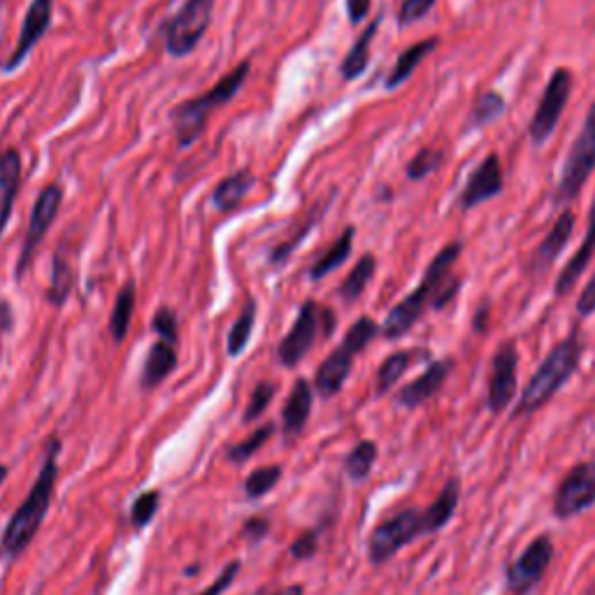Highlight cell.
Wrapping results in <instances>:
<instances>
[{
  "mask_svg": "<svg viewBox=\"0 0 595 595\" xmlns=\"http://www.w3.org/2000/svg\"><path fill=\"white\" fill-rule=\"evenodd\" d=\"M353 235H357V229L353 227H347L342 231V235L335 240V243L319 256V259L312 263L310 268V280L319 282L324 280L326 275H331V272H335L340 266H345V261L349 259V254L353 249Z\"/></svg>",
  "mask_w": 595,
  "mask_h": 595,
  "instance_id": "25",
  "label": "cell"
},
{
  "mask_svg": "<svg viewBox=\"0 0 595 595\" xmlns=\"http://www.w3.org/2000/svg\"><path fill=\"white\" fill-rule=\"evenodd\" d=\"M254 174L249 170H237L215 186L212 191V205L219 212H233L247 198V193L254 186Z\"/></svg>",
  "mask_w": 595,
  "mask_h": 595,
  "instance_id": "24",
  "label": "cell"
},
{
  "mask_svg": "<svg viewBox=\"0 0 595 595\" xmlns=\"http://www.w3.org/2000/svg\"><path fill=\"white\" fill-rule=\"evenodd\" d=\"M22 186V154L17 150H5L0 154V235L5 233L8 221L14 210V201Z\"/></svg>",
  "mask_w": 595,
  "mask_h": 595,
  "instance_id": "18",
  "label": "cell"
},
{
  "mask_svg": "<svg viewBox=\"0 0 595 595\" xmlns=\"http://www.w3.org/2000/svg\"><path fill=\"white\" fill-rule=\"evenodd\" d=\"M419 359H426V351H419V349H403V351H396L391 353L389 359H386L381 365H379V373H377V393L384 396L389 393L393 386L400 381V377H403L410 365L414 361Z\"/></svg>",
  "mask_w": 595,
  "mask_h": 595,
  "instance_id": "26",
  "label": "cell"
},
{
  "mask_svg": "<svg viewBox=\"0 0 595 595\" xmlns=\"http://www.w3.org/2000/svg\"><path fill=\"white\" fill-rule=\"evenodd\" d=\"M174 367H177V345L156 340L147 351V359H144L140 386L144 391L156 389V386L164 384L174 373Z\"/></svg>",
  "mask_w": 595,
  "mask_h": 595,
  "instance_id": "21",
  "label": "cell"
},
{
  "mask_svg": "<svg viewBox=\"0 0 595 595\" xmlns=\"http://www.w3.org/2000/svg\"><path fill=\"white\" fill-rule=\"evenodd\" d=\"M432 5H436V0H403V3H400L398 22L403 26L419 22L432 10Z\"/></svg>",
  "mask_w": 595,
  "mask_h": 595,
  "instance_id": "42",
  "label": "cell"
},
{
  "mask_svg": "<svg viewBox=\"0 0 595 595\" xmlns=\"http://www.w3.org/2000/svg\"><path fill=\"white\" fill-rule=\"evenodd\" d=\"M379 24H381V17H377L373 24H370L363 30V34L357 38V42H353L349 54L345 56L340 73H342V77L347 79V82H353V79H359L365 73L367 63H370V44H373V40L377 36Z\"/></svg>",
  "mask_w": 595,
  "mask_h": 595,
  "instance_id": "27",
  "label": "cell"
},
{
  "mask_svg": "<svg viewBox=\"0 0 595 595\" xmlns=\"http://www.w3.org/2000/svg\"><path fill=\"white\" fill-rule=\"evenodd\" d=\"M0 314H3V319H0V328L10 331L12 328V310L8 308L5 302H0Z\"/></svg>",
  "mask_w": 595,
  "mask_h": 595,
  "instance_id": "48",
  "label": "cell"
},
{
  "mask_svg": "<svg viewBox=\"0 0 595 595\" xmlns=\"http://www.w3.org/2000/svg\"><path fill=\"white\" fill-rule=\"evenodd\" d=\"M280 479H282L280 465H263V468H256L245 479V495L249 501H259V497H263L280 484Z\"/></svg>",
  "mask_w": 595,
  "mask_h": 595,
  "instance_id": "34",
  "label": "cell"
},
{
  "mask_svg": "<svg viewBox=\"0 0 595 595\" xmlns=\"http://www.w3.org/2000/svg\"><path fill=\"white\" fill-rule=\"evenodd\" d=\"M442 152L438 150H422L419 154H416L412 158V164L408 166V177L414 182L424 180V177H428L430 172H436L440 166H442Z\"/></svg>",
  "mask_w": 595,
  "mask_h": 595,
  "instance_id": "38",
  "label": "cell"
},
{
  "mask_svg": "<svg viewBox=\"0 0 595 595\" xmlns=\"http://www.w3.org/2000/svg\"><path fill=\"white\" fill-rule=\"evenodd\" d=\"M335 312L321 308L314 300H305L292 331L284 335L277 347V359L284 367H296L314 349L321 335L331 337L335 331Z\"/></svg>",
  "mask_w": 595,
  "mask_h": 595,
  "instance_id": "7",
  "label": "cell"
},
{
  "mask_svg": "<svg viewBox=\"0 0 595 595\" xmlns=\"http://www.w3.org/2000/svg\"><path fill=\"white\" fill-rule=\"evenodd\" d=\"M503 109H505L503 95H501V93H495V91H487V93L481 95V99L477 101V105H475L473 121H475V124H489V121H493L495 117H501V115H503Z\"/></svg>",
  "mask_w": 595,
  "mask_h": 595,
  "instance_id": "41",
  "label": "cell"
},
{
  "mask_svg": "<svg viewBox=\"0 0 595 595\" xmlns=\"http://www.w3.org/2000/svg\"><path fill=\"white\" fill-rule=\"evenodd\" d=\"M158 501L160 493L158 491H147L135 497V503L131 507V521L135 528H144L150 526V521L154 519V514L158 512Z\"/></svg>",
  "mask_w": 595,
  "mask_h": 595,
  "instance_id": "40",
  "label": "cell"
},
{
  "mask_svg": "<svg viewBox=\"0 0 595 595\" xmlns=\"http://www.w3.org/2000/svg\"><path fill=\"white\" fill-rule=\"evenodd\" d=\"M436 44H438V38H428V40H422V42H416L412 44L410 50H405L403 54L398 56L396 61V66L389 75V79H386V89H396L400 87L403 82H408V79L414 75L416 66H419V63L436 50Z\"/></svg>",
  "mask_w": 595,
  "mask_h": 595,
  "instance_id": "29",
  "label": "cell"
},
{
  "mask_svg": "<svg viewBox=\"0 0 595 595\" xmlns=\"http://www.w3.org/2000/svg\"><path fill=\"white\" fill-rule=\"evenodd\" d=\"M215 0H186L174 17L164 26L166 52L174 59H184L196 52L212 24Z\"/></svg>",
  "mask_w": 595,
  "mask_h": 595,
  "instance_id": "8",
  "label": "cell"
},
{
  "mask_svg": "<svg viewBox=\"0 0 595 595\" xmlns=\"http://www.w3.org/2000/svg\"><path fill=\"white\" fill-rule=\"evenodd\" d=\"M582 357H584V342L577 333L566 337V340L558 342L549 353H546V359L540 363L535 375L526 384L519 403L512 412L514 419L535 414L549 403L562 386L572 379V375L579 370V363H582Z\"/></svg>",
  "mask_w": 595,
  "mask_h": 595,
  "instance_id": "3",
  "label": "cell"
},
{
  "mask_svg": "<svg viewBox=\"0 0 595 595\" xmlns=\"http://www.w3.org/2000/svg\"><path fill=\"white\" fill-rule=\"evenodd\" d=\"M5 479H8V465H0V487L5 484Z\"/></svg>",
  "mask_w": 595,
  "mask_h": 595,
  "instance_id": "50",
  "label": "cell"
},
{
  "mask_svg": "<svg viewBox=\"0 0 595 595\" xmlns=\"http://www.w3.org/2000/svg\"><path fill=\"white\" fill-rule=\"evenodd\" d=\"M428 535L426 514L419 507H405L386 517L367 538V560L373 566H384L408 544Z\"/></svg>",
  "mask_w": 595,
  "mask_h": 595,
  "instance_id": "6",
  "label": "cell"
},
{
  "mask_svg": "<svg viewBox=\"0 0 595 595\" xmlns=\"http://www.w3.org/2000/svg\"><path fill=\"white\" fill-rule=\"evenodd\" d=\"M595 254V198H593V205H591V217H588V231H586V237L582 247H579V251L572 256L570 263L562 268V272L556 280V296H568L577 280L584 275V270L588 268L591 259Z\"/></svg>",
  "mask_w": 595,
  "mask_h": 595,
  "instance_id": "22",
  "label": "cell"
},
{
  "mask_svg": "<svg viewBox=\"0 0 595 595\" xmlns=\"http://www.w3.org/2000/svg\"><path fill=\"white\" fill-rule=\"evenodd\" d=\"M277 595H305V588H302L300 584H292V586H288V588L280 591Z\"/></svg>",
  "mask_w": 595,
  "mask_h": 595,
  "instance_id": "49",
  "label": "cell"
},
{
  "mask_svg": "<svg viewBox=\"0 0 595 595\" xmlns=\"http://www.w3.org/2000/svg\"><path fill=\"white\" fill-rule=\"evenodd\" d=\"M556 556V544L549 535H538L514 558L505 570V588L509 595H530L549 572Z\"/></svg>",
  "mask_w": 595,
  "mask_h": 595,
  "instance_id": "9",
  "label": "cell"
},
{
  "mask_svg": "<svg viewBox=\"0 0 595 595\" xmlns=\"http://www.w3.org/2000/svg\"><path fill=\"white\" fill-rule=\"evenodd\" d=\"M577 312L582 316H588L595 312V275L591 277V282L586 284V288L582 292L577 300Z\"/></svg>",
  "mask_w": 595,
  "mask_h": 595,
  "instance_id": "46",
  "label": "cell"
},
{
  "mask_svg": "<svg viewBox=\"0 0 595 595\" xmlns=\"http://www.w3.org/2000/svg\"><path fill=\"white\" fill-rule=\"evenodd\" d=\"M135 300H138L135 282L128 280L121 286V292L117 294L115 310H112V316H109V331H112V337H115L117 345H121L126 340L128 328H131V319H133V312H135Z\"/></svg>",
  "mask_w": 595,
  "mask_h": 595,
  "instance_id": "28",
  "label": "cell"
},
{
  "mask_svg": "<svg viewBox=\"0 0 595 595\" xmlns=\"http://www.w3.org/2000/svg\"><path fill=\"white\" fill-rule=\"evenodd\" d=\"M461 249V243H452L432 259V263L426 268L422 284L408 298L400 300L386 316L381 326L386 340H398V337L410 333L416 321L424 316L428 302H432L436 310H442L452 300V296L458 292V280L452 277V268L458 261Z\"/></svg>",
  "mask_w": 595,
  "mask_h": 595,
  "instance_id": "1",
  "label": "cell"
},
{
  "mask_svg": "<svg viewBox=\"0 0 595 595\" xmlns=\"http://www.w3.org/2000/svg\"><path fill=\"white\" fill-rule=\"evenodd\" d=\"M458 503H461V479L452 477L447 479V484L440 489L436 501H432L428 507H424L428 535H436L442 528L449 526V521L454 519V514L458 509Z\"/></svg>",
  "mask_w": 595,
  "mask_h": 595,
  "instance_id": "23",
  "label": "cell"
},
{
  "mask_svg": "<svg viewBox=\"0 0 595 595\" xmlns=\"http://www.w3.org/2000/svg\"><path fill=\"white\" fill-rule=\"evenodd\" d=\"M256 314H259V308H256V300L249 298L247 305L243 308V312L237 314V319L233 321V326L229 331V340H227V351L229 357L235 359L243 353L251 340L254 333V324H256Z\"/></svg>",
  "mask_w": 595,
  "mask_h": 595,
  "instance_id": "30",
  "label": "cell"
},
{
  "mask_svg": "<svg viewBox=\"0 0 595 595\" xmlns=\"http://www.w3.org/2000/svg\"><path fill=\"white\" fill-rule=\"evenodd\" d=\"M272 432H275V426L268 424V426H261L259 430H254L249 438H245L243 442H237L233 444L229 452H227V458L235 465H243L247 463L256 452H259V449L266 444L268 438H272Z\"/></svg>",
  "mask_w": 595,
  "mask_h": 595,
  "instance_id": "35",
  "label": "cell"
},
{
  "mask_svg": "<svg viewBox=\"0 0 595 595\" xmlns=\"http://www.w3.org/2000/svg\"><path fill=\"white\" fill-rule=\"evenodd\" d=\"M240 568H243V566H240V560H231L229 566L221 570V574L215 579V582L210 586H207L205 591H201L198 595H221L223 591H227L235 582Z\"/></svg>",
  "mask_w": 595,
  "mask_h": 595,
  "instance_id": "44",
  "label": "cell"
},
{
  "mask_svg": "<svg viewBox=\"0 0 595 595\" xmlns=\"http://www.w3.org/2000/svg\"><path fill=\"white\" fill-rule=\"evenodd\" d=\"M503 168H501V158L495 154H489L484 158V164H479V168L470 174L468 186L463 189L461 205L465 210H473V207L491 201L493 196L503 191Z\"/></svg>",
  "mask_w": 595,
  "mask_h": 595,
  "instance_id": "17",
  "label": "cell"
},
{
  "mask_svg": "<svg viewBox=\"0 0 595 595\" xmlns=\"http://www.w3.org/2000/svg\"><path fill=\"white\" fill-rule=\"evenodd\" d=\"M288 552L296 560H310L314 558V554L319 552V538L314 530H308V533L298 535V540H294V544L288 546Z\"/></svg>",
  "mask_w": 595,
  "mask_h": 595,
  "instance_id": "43",
  "label": "cell"
},
{
  "mask_svg": "<svg viewBox=\"0 0 595 595\" xmlns=\"http://www.w3.org/2000/svg\"><path fill=\"white\" fill-rule=\"evenodd\" d=\"M379 458V447L373 440H363L345 458V473L351 481H365Z\"/></svg>",
  "mask_w": 595,
  "mask_h": 595,
  "instance_id": "31",
  "label": "cell"
},
{
  "mask_svg": "<svg viewBox=\"0 0 595 595\" xmlns=\"http://www.w3.org/2000/svg\"><path fill=\"white\" fill-rule=\"evenodd\" d=\"M452 367H454V361H449V359L432 361L419 377H416L410 384H405L403 389L398 391L396 403L400 408H405V410H416V408L426 405L430 398L438 396V391L444 386L447 377L452 375Z\"/></svg>",
  "mask_w": 595,
  "mask_h": 595,
  "instance_id": "16",
  "label": "cell"
},
{
  "mask_svg": "<svg viewBox=\"0 0 595 595\" xmlns=\"http://www.w3.org/2000/svg\"><path fill=\"white\" fill-rule=\"evenodd\" d=\"M595 505V461L574 463L562 475L554 493L552 512L558 521H570Z\"/></svg>",
  "mask_w": 595,
  "mask_h": 595,
  "instance_id": "10",
  "label": "cell"
},
{
  "mask_svg": "<svg viewBox=\"0 0 595 595\" xmlns=\"http://www.w3.org/2000/svg\"><path fill=\"white\" fill-rule=\"evenodd\" d=\"M73 286H75V270L66 261V256L56 251L54 263H52L50 288H47V300H50L54 308H61V305H66V300L70 298Z\"/></svg>",
  "mask_w": 595,
  "mask_h": 595,
  "instance_id": "32",
  "label": "cell"
},
{
  "mask_svg": "<svg viewBox=\"0 0 595 595\" xmlns=\"http://www.w3.org/2000/svg\"><path fill=\"white\" fill-rule=\"evenodd\" d=\"M312 403H314V386L305 377L296 379L294 389L288 393L286 405L282 410V424H284L286 438H296L305 430L312 414Z\"/></svg>",
  "mask_w": 595,
  "mask_h": 595,
  "instance_id": "19",
  "label": "cell"
},
{
  "mask_svg": "<svg viewBox=\"0 0 595 595\" xmlns=\"http://www.w3.org/2000/svg\"><path fill=\"white\" fill-rule=\"evenodd\" d=\"M52 20H54V0H34V3L28 5V12L20 30L17 47H14V52L10 54V59L3 66L5 73L17 70L22 63L34 54L36 44L47 36V30H50Z\"/></svg>",
  "mask_w": 595,
  "mask_h": 595,
  "instance_id": "15",
  "label": "cell"
},
{
  "mask_svg": "<svg viewBox=\"0 0 595 595\" xmlns=\"http://www.w3.org/2000/svg\"><path fill=\"white\" fill-rule=\"evenodd\" d=\"M249 73H251V63L243 61L237 68L223 75L210 91H205V93L196 95V99H189L170 109L174 138L182 150H189L191 144H196V140L203 135L207 119H210L212 112L235 99L240 89L245 87Z\"/></svg>",
  "mask_w": 595,
  "mask_h": 595,
  "instance_id": "4",
  "label": "cell"
},
{
  "mask_svg": "<svg viewBox=\"0 0 595 595\" xmlns=\"http://www.w3.org/2000/svg\"><path fill=\"white\" fill-rule=\"evenodd\" d=\"M59 452H61V442L52 438L47 442L44 461L34 489L28 491L22 507L12 514L3 530V538H0V556L3 558H10V560L17 558L26 546L34 542L36 533L44 521V514L50 512L52 495L56 489V475H59V465H56Z\"/></svg>",
  "mask_w": 595,
  "mask_h": 595,
  "instance_id": "2",
  "label": "cell"
},
{
  "mask_svg": "<svg viewBox=\"0 0 595 595\" xmlns=\"http://www.w3.org/2000/svg\"><path fill=\"white\" fill-rule=\"evenodd\" d=\"M152 328L158 335V340L180 345V321H177V314L170 308L156 310V314L152 319Z\"/></svg>",
  "mask_w": 595,
  "mask_h": 595,
  "instance_id": "37",
  "label": "cell"
},
{
  "mask_svg": "<svg viewBox=\"0 0 595 595\" xmlns=\"http://www.w3.org/2000/svg\"><path fill=\"white\" fill-rule=\"evenodd\" d=\"M319 217L321 215H316L312 221H308V223H305V227L292 237V240H284V243L282 245H277L275 249H272L270 251V266L272 268H282L288 259H292V254H294V249L302 243V240L305 237H308L310 235V231L316 227V221H319Z\"/></svg>",
  "mask_w": 595,
  "mask_h": 595,
  "instance_id": "39",
  "label": "cell"
},
{
  "mask_svg": "<svg viewBox=\"0 0 595 595\" xmlns=\"http://www.w3.org/2000/svg\"><path fill=\"white\" fill-rule=\"evenodd\" d=\"M61 205H63V189H61V184L59 182L47 184L40 191V196H38V201L34 205V212H30V221H28V229H26V235H24V245H22V251H20L17 270H14V280H17V282L24 280V275L28 272L30 263H34L36 251L42 245L47 231H50L54 227Z\"/></svg>",
  "mask_w": 595,
  "mask_h": 595,
  "instance_id": "11",
  "label": "cell"
},
{
  "mask_svg": "<svg viewBox=\"0 0 595 595\" xmlns=\"http://www.w3.org/2000/svg\"><path fill=\"white\" fill-rule=\"evenodd\" d=\"M572 229H574L572 212H562L556 219L552 231L546 233V237L542 240V245L533 254V261H530V270H533L535 275H544V272L554 266V261L558 259V254L562 249H566L568 240L572 235Z\"/></svg>",
  "mask_w": 595,
  "mask_h": 595,
  "instance_id": "20",
  "label": "cell"
},
{
  "mask_svg": "<svg viewBox=\"0 0 595 595\" xmlns=\"http://www.w3.org/2000/svg\"><path fill=\"white\" fill-rule=\"evenodd\" d=\"M275 393H277V384L272 381H259L254 386L251 391V398H249V405L245 410V424H251L259 419V416L270 408L272 400H275Z\"/></svg>",
  "mask_w": 595,
  "mask_h": 595,
  "instance_id": "36",
  "label": "cell"
},
{
  "mask_svg": "<svg viewBox=\"0 0 595 595\" xmlns=\"http://www.w3.org/2000/svg\"><path fill=\"white\" fill-rule=\"evenodd\" d=\"M370 8H373V0H347V12H349V22L351 24H361Z\"/></svg>",
  "mask_w": 595,
  "mask_h": 595,
  "instance_id": "47",
  "label": "cell"
},
{
  "mask_svg": "<svg viewBox=\"0 0 595 595\" xmlns=\"http://www.w3.org/2000/svg\"><path fill=\"white\" fill-rule=\"evenodd\" d=\"M240 533H243V538L247 542H261L268 533H270V521L263 519V517H251L245 521L243 530H240Z\"/></svg>",
  "mask_w": 595,
  "mask_h": 595,
  "instance_id": "45",
  "label": "cell"
},
{
  "mask_svg": "<svg viewBox=\"0 0 595 595\" xmlns=\"http://www.w3.org/2000/svg\"><path fill=\"white\" fill-rule=\"evenodd\" d=\"M375 268H377V261L373 254H365L363 259L353 266V270L345 277V282L340 286V296L345 302H353L363 296L365 286L370 284V280L375 277Z\"/></svg>",
  "mask_w": 595,
  "mask_h": 595,
  "instance_id": "33",
  "label": "cell"
},
{
  "mask_svg": "<svg viewBox=\"0 0 595 595\" xmlns=\"http://www.w3.org/2000/svg\"><path fill=\"white\" fill-rule=\"evenodd\" d=\"M593 170H595V105L588 112L582 133L577 135L572 144V150L566 158V166H562L560 184H558L560 201H572L577 193L584 189Z\"/></svg>",
  "mask_w": 595,
  "mask_h": 595,
  "instance_id": "12",
  "label": "cell"
},
{
  "mask_svg": "<svg viewBox=\"0 0 595 595\" xmlns=\"http://www.w3.org/2000/svg\"><path fill=\"white\" fill-rule=\"evenodd\" d=\"M377 335H379V324L370 316H361L357 324L347 331L342 345L333 349L326 357V361L316 367L314 389L321 398H333L342 391L345 381L351 375L353 359H357Z\"/></svg>",
  "mask_w": 595,
  "mask_h": 595,
  "instance_id": "5",
  "label": "cell"
},
{
  "mask_svg": "<svg viewBox=\"0 0 595 595\" xmlns=\"http://www.w3.org/2000/svg\"><path fill=\"white\" fill-rule=\"evenodd\" d=\"M517 367L519 351L514 342H505L495 351L491 361L489 386H487V408L491 414H503L517 396Z\"/></svg>",
  "mask_w": 595,
  "mask_h": 595,
  "instance_id": "14",
  "label": "cell"
},
{
  "mask_svg": "<svg viewBox=\"0 0 595 595\" xmlns=\"http://www.w3.org/2000/svg\"><path fill=\"white\" fill-rule=\"evenodd\" d=\"M570 91H572L570 70H566V68L556 70L549 79V85H546V89L542 93V101L535 109L533 121H530V138H533L535 144L546 142L552 138V133L556 131L562 112H566Z\"/></svg>",
  "mask_w": 595,
  "mask_h": 595,
  "instance_id": "13",
  "label": "cell"
}]
</instances>
